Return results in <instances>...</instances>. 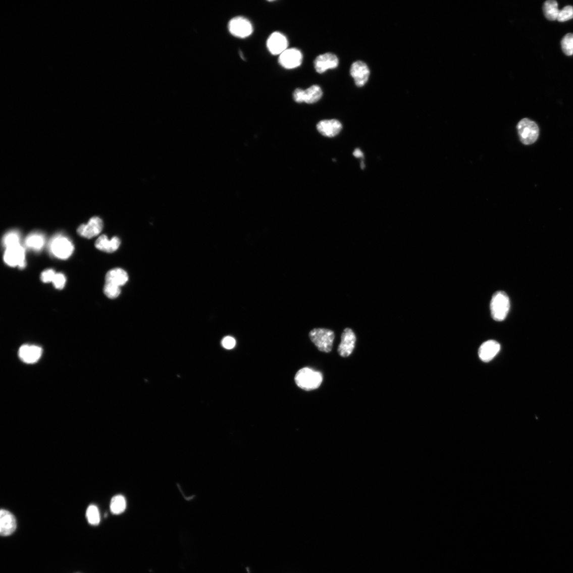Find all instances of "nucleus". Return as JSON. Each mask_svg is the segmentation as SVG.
Masks as SVG:
<instances>
[{
	"instance_id": "obj_1",
	"label": "nucleus",
	"mask_w": 573,
	"mask_h": 573,
	"mask_svg": "<svg viewBox=\"0 0 573 573\" xmlns=\"http://www.w3.org/2000/svg\"><path fill=\"white\" fill-rule=\"evenodd\" d=\"M297 386L305 391L318 389L323 381L322 374L310 368H305L297 372L295 377Z\"/></svg>"
},
{
	"instance_id": "obj_2",
	"label": "nucleus",
	"mask_w": 573,
	"mask_h": 573,
	"mask_svg": "<svg viewBox=\"0 0 573 573\" xmlns=\"http://www.w3.org/2000/svg\"><path fill=\"white\" fill-rule=\"evenodd\" d=\"M510 301L508 296L503 291L495 293L491 302V311L493 319L498 322L504 321L508 315Z\"/></svg>"
},
{
	"instance_id": "obj_3",
	"label": "nucleus",
	"mask_w": 573,
	"mask_h": 573,
	"mask_svg": "<svg viewBox=\"0 0 573 573\" xmlns=\"http://www.w3.org/2000/svg\"><path fill=\"white\" fill-rule=\"evenodd\" d=\"M311 341L322 352H330L332 350L335 333L332 330L318 328L312 330L309 333Z\"/></svg>"
},
{
	"instance_id": "obj_4",
	"label": "nucleus",
	"mask_w": 573,
	"mask_h": 573,
	"mask_svg": "<svg viewBox=\"0 0 573 573\" xmlns=\"http://www.w3.org/2000/svg\"><path fill=\"white\" fill-rule=\"evenodd\" d=\"M519 138L526 145L532 144L538 139L539 129L537 123L529 119L520 120L517 126Z\"/></svg>"
},
{
	"instance_id": "obj_5",
	"label": "nucleus",
	"mask_w": 573,
	"mask_h": 573,
	"mask_svg": "<svg viewBox=\"0 0 573 573\" xmlns=\"http://www.w3.org/2000/svg\"><path fill=\"white\" fill-rule=\"evenodd\" d=\"M229 32L234 36L245 38L251 35L253 32V26L250 21L243 17H236L229 21Z\"/></svg>"
},
{
	"instance_id": "obj_6",
	"label": "nucleus",
	"mask_w": 573,
	"mask_h": 573,
	"mask_svg": "<svg viewBox=\"0 0 573 573\" xmlns=\"http://www.w3.org/2000/svg\"><path fill=\"white\" fill-rule=\"evenodd\" d=\"M50 249L51 253L57 257L67 259L74 252V246L68 238L58 236L51 241Z\"/></svg>"
},
{
	"instance_id": "obj_7",
	"label": "nucleus",
	"mask_w": 573,
	"mask_h": 573,
	"mask_svg": "<svg viewBox=\"0 0 573 573\" xmlns=\"http://www.w3.org/2000/svg\"><path fill=\"white\" fill-rule=\"evenodd\" d=\"M4 261L10 267L18 266L19 269H23L26 266L24 248L20 244L7 248Z\"/></svg>"
},
{
	"instance_id": "obj_8",
	"label": "nucleus",
	"mask_w": 573,
	"mask_h": 573,
	"mask_svg": "<svg viewBox=\"0 0 573 573\" xmlns=\"http://www.w3.org/2000/svg\"><path fill=\"white\" fill-rule=\"evenodd\" d=\"M322 95L323 92L321 87L318 85H312L306 90L296 89L293 93V98L298 103L311 104L318 101Z\"/></svg>"
},
{
	"instance_id": "obj_9",
	"label": "nucleus",
	"mask_w": 573,
	"mask_h": 573,
	"mask_svg": "<svg viewBox=\"0 0 573 573\" xmlns=\"http://www.w3.org/2000/svg\"><path fill=\"white\" fill-rule=\"evenodd\" d=\"M303 61V55L297 48L287 49L279 57V65L287 69H293L299 67Z\"/></svg>"
},
{
	"instance_id": "obj_10",
	"label": "nucleus",
	"mask_w": 573,
	"mask_h": 573,
	"mask_svg": "<svg viewBox=\"0 0 573 573\" xmlns=\"http://www.w3.org/2000/svg\"><path fill=\"white\" fill-rule=\"evenodd\" d=\"M350 74L353 78L356 85L361 87L366 85L368 81L370 71L366 64L362 61H357L352 64Z\"/></svg>"
},
{
	"instance_id": "obj_11",
	"label": "nucleus",
	"mask_w": 573,
	"mask_h": 573,
	"mask_svg": "<svg viewBox=\"0 0 573 573\" xmlns=\"http://www.w3.org/2000/svg\"><path fill=\"white\" fill-rule=\"evenodd\" d=\"M356 341L355 334L351 329L346 328L344 330L338 349L339 355L343 357L350 356L355 348Z\"/></svg>"
},
{
	"instance_id": "obj_12",
	"label": "nucleus",
	"mask_w": 573,
	"mask_h": 573,
	"mask_svg": "<svg viewBox=\"0 0 573 573\" xmlns=\"http://www.w3.org/2000/svg\"><path fill=\"white\" fill-rule=\"evenodd\" d=\"M267 45L271 54L280 55L287 49L288 41L284 35L279 32H275L268 38Z\"/></svg>"
},
{
	"instance_id": "obj_13",
	"label": "nucleus",
	"mask_w": 573,
	"mask_h": 573,
	"mask_svg": "<svg viewBox=\"0 0 573 573\" xmlns=\"http://www.w3.org/2000/svg\"><path fill=\"white\" fill-rule=\"evenodd\" d=\"M102 228L103 223L101 219L94 217L90 219L87 224L80 225L77 229V233L83 237L91 238L100 234Z\"/></svg>"
},
{
	"instance_id": "obj_14",
	"label": "nucleus",
	"mask_w": 573,
	"mask_h": 573,
	"mask_svg": "<svg viewBox=\"0 0 573 573\" xmlns=\"http://www.w3.org/2000/svg\"><path fill=\"white\" fill-rule=\"evenodd\" d=\"M338 65V57L331 53L320 55L315 61V67L319 74H323L329 69H335Z\"/></svg>"
},
{
	"instance_id": "obj_15",
	"label": "nucleus",
	"mask_w": 573,
	"mask_h": 573,
	"mask_svg": "<svg viewBox=\"0 0 573 573\" xmlns=\"http://www.w3.org/2000/svg\"><path fill=\"white\" fill-rule=\"evenodd\" d=\"M17 528L15 517L9 511L2 509L0 512V534L6 537L13 534Z\"/></svg>"
},
{
	"instance_id": "obj_16",
	"label": "nucleus",
	"mask_w": 573,
	"mask_h": 573,
	"mask_svg": "<svg viewBox=\"0 0 573 573\" xmlns=\"http://www.w3.org/2000/svg\"><path fill=\"white\" fill-rule=\"evenodd\" d=\"M318 131L324 136L332 138L336 136L341 131V123L335 119L322 120L317 126Z\"/></svg>"
},
{
	"instance_id": "obj_17",
	"label": "nucleus",
	"mask_w": 573,
	"mask_h": 573,
	"mask_svg": "<svg viewBox=\"0 0 573 573\" xmlns=\"http://www.w3.org/2000/svg\"><path fill=\"white\" fill-rule=\"evenodd\" d=\"M42 352V349L37 346L26 345L20 348L18 355L24 362L34 363L41 357Z\"/></svg>"
},
{
	"instance_id": "obj_18",
	"label": "nucleus",
	"mask_w": 573,
	"mask_h": 573,
	"mask_svg": "<svg viewBox=\"0 0 573 573\" xmlns=\"http://www.w3.org/2000/svg\"><path fill=\"white\" fill-rule=\"evenodd\" d=\"M501 350L500 344L494 340H488L483 343L479 349V356L484 362L492 360Z\"/></svg>"
},
{
	"instance_id": "obj_19",
	"label": "nucleus",
	"mask_w": 573,
	"mask_h": 573,
	"mask_svg": "<svg viewBox=\"0 0 573 573\" xmlns=\"http://www.w3.org/2000/svg\"><path fill=\"white\" fill-rule=\"evenodd\" d=\"M121 244L120 239L117 237H114L111 240H109L108 237L105 235L100 236L96 241V247L107 253H113L116 251Z\"/></svg>"
},
{
	"instance_id": "obj_20",
	"label": "nucleus",
	"mask_w": 573,
	"mask_h": 573,
	"mask_svg": "<svg viewBox=\"0 0 573 573\" xmlns=\"http://www.w3.org/2000/svg\"><path fill=\"white\" fill-rule=\"evenodd\" d=\"M128 275L123 269L116 268L112 269L106 275V283L112 284L119 287L127 283Z\"/></svg>"
},
{
	"instance_id": "obj_21",
	"label": "nucleus",
	"mask_w": 573,
	"mask_h": 573,
	"mask_svg": "<svg viewBox=\"0 0 573 573\" xmlns=\"http://www.w3.org/2000/svg\"><path fill=\"white\" fill-rule=\"evenodd\" d=\"M44 243V237L42 234L38 233L30 234L25 239L26 246L37 251H40L42 249Z\"/></svg>"
},
{
	"instance_id": "obj_22",
	"label": "nucleus",
	"mask_w": 573,
	"mask_h": 573,
	"mask_svg": "<svg viewBox=\"0 0 573 573\" xmlns=\"http://www.w3.org/2000/svg\"><path fill=\"white\" fill-rule=\"evenodd\" d=\"M543 12L545 17L549 20H557L559 12L558 3L555 0H548L544 4Z\"/></svg>"
},
{
	"instance_id": "obj_23",
	"label": "nucleus",
	"mask_w": 573,
	"mask_h": 573,
	"mask_svg": "<svg viewBox=\"0 0 573 573\" xmlns=\"http://www.w3.org/2000/svg\"><path fill=\"white\" fill-rule=\"evenodd\" d=\"M127 507L126 499L122 495H117L112 498L111 502L110 508L111 512L114 514L122 513Z\"/></svg>"
},
{
	"instance_id": "obj_24",
	"label": "nucleus",
	"mask_w": 573,
	"mask_h": 573,
	"mask_svg": "<svg viewBox=\"0 0 573 573\" xmlns=\"http://www.w3.org/2000/svg\"><path fill=\"white\" fill-rule=\"evenodd\" d=\"M86 517L89 524L92 526H97L100 523V515L98 509L95 505L89 506L86 512Z\"/></svg>"
},
{
	"instance_id": "obj_25",
	"label": "nucleus",
	"mask_w": 573,
	"mask_h": 573,
	"mask_svg": "<svg viewBox=\"0 0 573 573\" xmlns=\"http://www.w3.org/2000/svg\"><path fill=\"white\" fill-rule=\"evenodd\" d=\"M4 246L7 248L20 245L19 233L16 231H12L7 233L3 238Z\"/></svg>"
},
{
	"instance_id": "obj_26",
	"label": "nucleus",
	"mask_w": 573,
	"mask_h": 573,
	"mask_svg": "<svg viewBox=\"0 0 573 573\" xmlns=\"http://www.w3.org/2000/svg\"><path fill=\"white\" fill-rule=\"evenodd\" d=\"M562 51L567 56L573 55V34H567L561 41Z\"/></svg>"
},
{
	"instance_id": "obj_27",
	"label": "nucleus",
	"mask_w": 573,
	"mask_h": 573,
	"mask_svg": "<svg viewBox=\"0 0 573 573\" xmlns=\"http://www.w3.org/2000/svg\"><path fill=\"white\" fill-rule=\"evenodd\" d=\"M103 292L108 297L111 299L116 298L121 293L120 287L112 284L106 283L103 288Z\"/></svg>"
},
{
	"instance_id": "obj_28",
	"label": "nucleus",
	"mask_w": 573,
	"mask_h": 573,
	"mask_svg": "<svg viewBox=\"0 0 573 573\" xmlns=\"http://www.w3.org/2000/svg\"><path fill=\"white\" fill-rule=\"evenodd\" d=\"M573 18V7L567 6L559 10L557 20L559 22H565Z\"/></svg>"
},
{
	"instance_id": "obj_29",
	"label": "nucleus",
	"mask_w": 573,
	"mask_h": 573,
	"mask_svg": "<svg viewBox=\"0 0 573 573\" xmlns=\"http://www.w3.org/2000/svg\"><path fill=\"white\" fill-rule=\"evenodd\" d=\"M66 282V277L62 274H56L53 281H52L55 287L58 289H63L65 286Z\"/></svg>"
},
{
	"instance_id": "obj_30",
	"label": "nucleus",
	"mask_w": 573,
	"mask_h": 573,
	"mask_svg": "<svg viewBox=\"0 0 573 573\" xmlns=\"http://www.w3.org/2000/svg\"><path fill=\"white\" fill-rule=\"evenodd\" d=\"M56 274L55 271L52 269H48L41 273L40 276L41 280L44 283H48L53 281Z\"/></svg>"
},
{
	"instance_id": "obj_31",
	"label": "nucleus",
	"mask_w": 573,
	"mask_h": 573,
	"mask_svg": "<svg viewBox=\"0 0 573 573\" xmlns=\"http://www.w3.org/2000/svg\"><path fill=\"white\" fill-rule=\"evenodd\" d=\"M222 344L223 347L225 349H232L236 345V341L233 337L227 336L223 339Z\"/></svg>"
},
{
	"instance_id": "obj_32",
	"label": "nucleus",
	"mask_w": 573,
	"mask_h": 573,
	"mask_svg": "<svg viewBox=\"0 0 573 573\" xmlns=\"http://www.w3.org/2000/svg\"><path fill=\"white\" fill-rule=\"evenodd\" d=\"M353 154L356 158H362L363 155L362 152L359 149H356L354 151Z\"/></svg>"
}]
</instances>
